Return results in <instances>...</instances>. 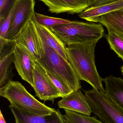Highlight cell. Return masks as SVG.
Returning <instances> with one entry per match:
<instances>
[{
    "label": "cell",
    "mask_w": 123,
    "mask_h": 123,
    "mask_svg": "<svg viewBox=\"0 0 123 123\" xmlns=\"http://www.w3.org/2000/svg\"><path fill=\"white\" fill-rule=\"evenodd\" d=\"M45 4L52 13L80 14L90 7L88 0H38Z\"/></svg>",
    "instance_id": "30bf717a"
},
{
    "label": "cell",
    "mask_w": 123,
    "mask_h": 123,
    "mask_svg": "<svg viewBox=\"0 0 123 123\" xmlns=\"http://www.w3.org/2000/svg\"><path fill=\"white\" fill-rule=\"evenodd\" d=\"M58 105L59 108L69 110L82 115L90 116L92 113L84 94L80 90L63 97L58 102Z\"/></svg>",
    "instance_id": "8fae6325"
},
{
    "label": "cell",
    "mask_w": 123,
    "mask_h": 123,
    "mask_svg": "<svg viewBox=\"0 0 123 123\" xmlns=\"http://www.w3.org/2000/svg\"><path fill=\"white\" fill-rule=\"evenodd\" d=\"M17 0H0V18L7 17L14 7Z\"/></svg>",
    "instance_id": "603a6c76"
},
{
    "label": "cell",
    "mask_w": 123,
    "mask_h": 123,
    "mask_svg": "<svg viewBox=\"0 0 123 123\" xmlns=\"http://www.w3.org/2000/svg\"><path fill=\"white\" fill-rule=\"evenodd\" d=\"M35 15L36 21L39 24L49 27L70 24L73 21L64 19L51 17L36 12L35 13Z\"/></svg>",
    "instance_id": "ffe728a7"
},
{
    "label": "cell",
    "mask_w": 123,
    "mask_h": 123,
    "mask_svg": "<svg viewBox=\"0 0 123 123\" xmlns=\"http://www.w3.org/2000/svg\"><path fill=\"white\" fill-rule=\"evenodd\" d=\"M121 9H123V0H117L104 5L89 7L78 16L88 21L97 22V19L102 15Z\"/></svg>",
    "instance_id": "9a60e30c"
},
{
    "label": "cell",
    "mask_w": 123,
    "mask_h": 123,
    "mask_svg": "<svg viewBox=\"0 0 123 123\" xmlns=\"http://www.w3.org/2000/svg\"><path fill=\"white\" fill-rule=\"evenodd\" d=\"M34 21L36 29L41 39L50 47L57 52L66 60L68 61L66 44L48 27L39 24L35 18Z\"/></svg>",
    "instance_id": "4fadbf2b"
},
{
    "label": "cell",
    "mask_w": 123,
    "mask_h": 123,
    "mask_svg": "<svg viewBox=\"0 0 123 123\" xmlns=\"http://www.w3.org/2000/svg\"><path fill=\"white\" fill-rule=\"evenodd\" d=\"M14 53L0 60V87L12 81L14 75L13 72Z\"/></svg>",
    "instance_id": "e0dca14e"
},
{
    "label": "cell",
    "mask_w": 123,
    "mask_h": 123,
    "mask_svg": "<svg viewBox=\"0 0 123 123\" xmlns=\"http://www.w3.org/2000/svg\"><path fill=\"white\" fill-rule=\"evenodd\" d=\"M34 15L22 28L15 37V40L17 44L26 48L36 61L41 58V50L39 35L34 21Z\"/></svg>",
    "instance_id": "9c48e42d"
},
{
    "label": "cell",
    "mask_w": 123,
    "mask_h": 123,
    "mask_svg": "<svg viewBox=\"0 0 123 123\" xmlns=\"http://www.w3.org/2000/svg\"><path fill=\"white\" fill-rule=\"evenodd\" d=\"M17 45L15 40L8 39L0 37V60L13 53Z\"/></svg>",
    "instance_id": "7402d4cb"
},
{
    "label": "cell",
    "mask_w": 123,
    "mask_h": 123,
    "mask_svg": "<svg viewBox=\"0 0 123 123\" xmlns=\"http://www.w3.org/2000/svg\"><path fill=\"white\" fill-rule=\"evenodd\" d=\"M106 38L110 48L123 61V37L111 30H108Z\"/></svg>",
    "instance_id": "d6986e66"
},
{
    "label": "cell",
    "mask_w": 123,
    "mask_h": 123,
    "mask_svg": "<svg viewBox=\"0 0 123 123\" xmlns=\"http://www.w3.org/2000/svg\"><path fill=\"white\" fill-rule=\"evenodd\" d=\"M43 68L46 75L60 93L62 98L73 92L65 83H64L58 77L50 71Z\"/></svg>",
    "instance_id": "44dd1931"
},
{
    "label": "cell",
    "mask_w": 123,
    "mask_h": 123,
    "mask_svg": "<svg viewBox=\"0 0 123 123\" xmlns=\"http://www.w3.org/2000/svg\"><path fill=\"white\" fill-rule=\"evenodd\" d=\"M9 107L14 116L15 123H64V115L58 110L51 115L39 116L11 105Z\"/></svg>",
    "instance_id": "7c38bea8"
},
{
    "label": "cell",
    "mask_w": 123,
    "mask_h": 123,
    "mask_svg": "<svg viewBox=\"0 0 123 123\" xmlns=\"http://www.w3.org/2000/svg\"><path fill=\"white\" fill-rule=\"evenodd\" d=\"M50 28L67 45L97 42L104 35L100 23L73 21L70 24Z\"/></svg>",
    "instance_id": "277c9868"
},
{
    "label": "cell",
    "mask_w": 123,
    "mask_h": 123,
    "mask_svg": "<svg viewBox=\"0 0 123 123\" xmlns=\"http://www.w3.org/2000/svg\"><path fill=\"white\" fill-rule=\"evenodd\" d=\"M0 95L7 99L11 106L34 115H51L56 110L38 101L21 83L16 81H11L0 87Z\"/></svg>",
    "instance_id": "3957f363"
},
{
    "label": "cell",
    "mask_w": 123,
    "mask_h": 123,
    "mask_svg": "<svg viewBox=\"0 0 123 123\" xmlns=\"http://www.w3.org/2000/svg\"><path fill=\"white\" fill-rule=\"evenodd\" d=\"M39 37L41 57L35 62L58 77L73 92L80 90L82 87L81 80L70 63L47 45L39 35Z\"/></svg>",
    "instance_id": "7a4b0ae2"
},
{
    "label": "cell",
    "mask_w": 123,
    "mask_h": 123,
    "mask_svg": "<svg viewBox=\"0 0 123 123\" xmlns=\"http://www.w3.org/2000/svg\"><path fill=\"white\" fill-rule=\"evenodd\" d=\"M0 123H6L1 111L0 115Z\"/></svg>",
    "instance_id": "484cf974"
},
{
    "label": "cell",
    "mask_w": 123,
    "mask_h": 123,
    "mask_svg": "<svg viewBox=\"0 0 123 123\" xmlns=\"http://www.w3.org/2000/svg\"><path fill=\"white\" fill-rule=\"evenodd\" d=\"M35 59L26 48L17 44L14 53L13 63L23 80L34 87V74Z\"/></svg>",
    "instance_id": "ba28073f"
},
{
    "label": "cell",
    "mask_w": 123,
    "mask_h": 123,
    "mask_svg": "<svg viewBox=\"0 0 123 123\" xmlns=\"http://www.w3.org/2000/svg\"><path fill=\"white\" fill-rule=\"evenodd\" d=\"M104 82L108 97L123 111V79L111 75L104 79Z\"/></svg>",
    "instance_id": "5bb4252c"
},
{
    "label": "cell",
    "mask_w": 123,
    "mask_h": 123,
    "mask_svg": "<svg viewBox=\"0 0 123 123\" xmlns=\"http://www.w3.org/2000/svg\"><path fill=\"white\" fill-rule=\"evenodd\" d=\"M34 82L33 88L35 95L40 99L51 101L53 103L56 98L62 97L58 89L46 75L44 69L36 62Z\"/></svg>",
    "instance_id": "52a82bcc"
},
{
    "label": "cell",
    "mask_w": 123,
    "mask_h": 123,
    "mask_svg": "<svg viewBox=\"0 0 123 123\" xmlns=\"http://www.w3.org/2000/svg\"><path fill=\"white\" fill-rule=\"evenodd\" d=\"M121 71V73H122V74L123 76V66L121 67L120 68Z\"/></svg>",
    "instance_id": "4316f807"
},
{
    "label": "cell",
    "mask_w": 123,
    "mask_h": 123,
    "mask_svg": "<svg viewBox=\"0 0 123 123\" xmlns=\"http://www.w3.org/2000/svg\"><path fill=\"white\" fill-rule=\"evenodd\" d=\"M117 0H88L90 7L97 6L114 2Z\"/></svg>",
    "instance_id": "d4e9b609"
},
{
    "label": "cell",
    "mask_w": 123,
    "mask_h": 123,
    "mask_svg": "<svg viewBox=\"0 0 123 123\" xmlns=\"http://www.w3.org/2000/svg\"><path fill=\"white\" fill-rule=\"evenodd\" d=\"M64 110V123H104L94 117L82 115L69 110Z\"/></svg>",
    "instance_id": "ac0fdd59"
},
{
    "label": "cell",
    "mask_w": 123,
    "mask_h": 123,
    "mask_svg": "<svg viewBox=\"0 0 123 123\" xmlns=\"http://www.w3.org/2000/svg\"><path fill=\"white\" fill-rule=\"evenodd\" d=\"M13 15V9L6 18H0V37L6 38L11 24Z\"/></svg>",
    "instance_id": "cb8c5ba5"
},
{
    "label": "cell",
    "mask_w": 123,
    "mask_h": 123,
    "mask_svg": "<svg viewBox=\"0 0 123 123\" xmlns=\"http://www.w3.org/2000/svg\"><path fill=\"white\" fill-rule=\"evenodd\" d=\"M92 112L104 123H123V111L113 104L105 93L95 89L84 91Z\"/></svg>",
    "instance_id": "5b68a950"
},
{
    "label": "cell",
    "mask_w": 123,
    "mask_h": 123,
    "mask_svg": "<svg viewBox=\"0 0 123 123\" xmlns=\"http://www.w3.org/2000/svg\"><path fill=\"white\" fill-rule=\"evenodd\" d=\"M111 30L123 37V9L117 10L102 15L97 20Z\"/></svg>",
    "instance_id": "2e32d148"
},
{
    "label": "cell",
    "mask_w": 123,
    "mask_h": 123,
    "mask_svg": "<svg viewBox=\"0 0 123 123\" xmlns=\"http://www.w3.org/2000/svg\"><path fill=\"white\" fill-rule=\"evenodd\" d=\"M97 42L67 45V57L81 81H84L94 89L105 93L102 84L104 79L100 76L95 65V50Z\"/></svg>",
    "instance_id": "6da1fadb"
},
{
    "label": "cell",
    "mask_w": 123,
    "mask_h": 123,
    "mask_svg": "<svg viewBox=\"0 0 123 123\" xmlns=\"http://www.w3.org/2000/svg\"><path fill=\"white\" fill-rule=\"evenodd\" d=\"M35 6L34 0H17L6 39L15 40L22 28L34 14Z\"/></svg>",
    "instance_id": "8992f818"
}]
</instances>
